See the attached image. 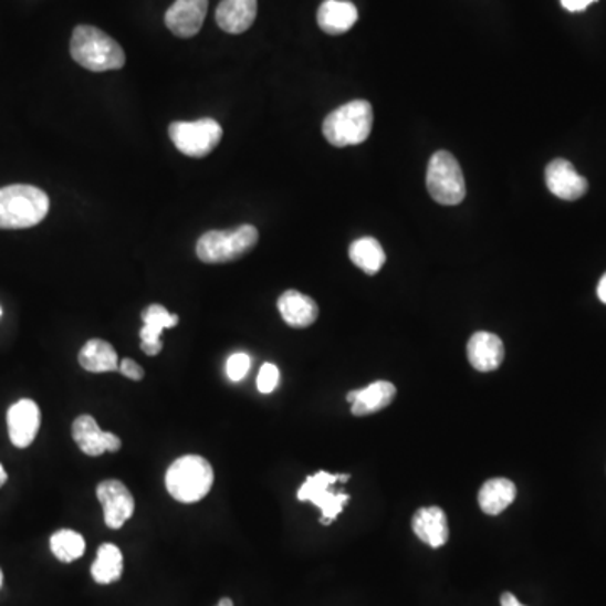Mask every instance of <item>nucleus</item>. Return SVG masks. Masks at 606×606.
<instances>
[{"mask_svg":"<svg viewBox=\"0 0 606 606\" xmlns=\"http://www.w3.org/2000/svg\"><path fill=\"white\" fill-rule=\"evenodd\" d=\"M216 606H234L233 605V599H231V598H221V599H219V603Z\"/></svg>","mask_w":606,"mask_h":606,"instance_id":"nucleus-33","label":"nucleus"},{"mask_svg":"<svg viewBox=\"0 0 606 606\" xmlns=\"http://www.w3.org/2000/svg\"><path fill=\"white\" fill-rule=\"evenodd\" d=\"M144 327L140 328V349L147 356L154 357L163 351L160 335L166 328L176 327L179 324V315L169 314L160 303H152L142 312Z\"/></svg>","mask_w":606,"mask_h":606,"instance_id":"nucleus-14","label":"nucleus"},{"mask_svg":"<svg viewBox=\"0 0 606 606\" xmlns=\"http://www.w3.org/2000/svg\"><path fill=\"white\" fill-rule=\"evenodd\" d=\"M50 198L40 187L14 184L0 189V230H28L44 221Z\"/></svg>","mask_w":606,"mask_h":606,"instance_id":"nucleus-1","label":"nucleus"},{"mask_svg":"<svg viewBox=\"0 0 606 606\" xmlns=\"http://www.w3.org/2000/svg\"><path fill=\"white\" fill-rule=\"evenodd\" d=\"M354 416H369L388 408L396 398V386L389 382H376L346 396Z\"/></svg>","mask_w":606,"mask_h":606,"instance_id":"nucleus-18","label":"nucleus"},{"mask_svg":"<svg viewBox=\"0 0 606 606\" xmlns=\"http://www.w3.org/2000/svg\"><path fill=\"white\" fill-rule=\"evenodd\" d=\"M0 317H2V309H0Z\"/></svg>","mask_w":606,"mask_h":606,"instance_id":"nucleus-35","label":"nucleus"},{"mask_svg":"<svg viewBox=\"0 0 606 606\" xmlns=\"http://www.w3.org/2000/svg\"><path fill=\"white\" fill-rule=\"evenodd\" d=\"M593 2H598V0H561V4H563V8L570 12L586 11V8H588V6H592Z\"/></svg>","mask_w":606,"mask_h":606,"instance_id":"nucleus-29","label":"nucleus"},{"mask_svg":"<svg viewBox=\"0 0 606 606\" xmlns=\"http://www.w3.org/2000/svg\"><path fill=\"white\" fill-rule=\"evenodd\" d=\"M124 575V554L121 547L106 543L98 547L95 563L92 564V576L98 585H112Z\"/></svg>","mask_w":606,"mask_h":606,"instance_id":"nucleus-23","label":"nucleus"},{"mask_svg":"<svg viewBox=\"0 0 606 606\" xmlns=\"http://www.w3.org/2000/svg\"><path fill=\"white\" fill-rule=\"evenodd\" d=\"M357 18L359 12L356 6L346 0H325L317 12L318 28L331 35H341L351 31Z\"/></svg>","mask_w":606,"mask_h":606,"instance_id":"nucleus-20","label":"nucleus"},{"mask_svg":"<svg viewBox=\"0 0 606 606\" xmlns=\"http://www.w3.org/2000/svg\"><path fill=\"white\" fill-rule=\"evenodd\" d=\"M209 0H176L166 12V25L177 38L189 40L201 31Z\"/></svg>","mask_w":606,"mask_h":606,"instance_id":"nucleus-13","label":"nucleus"},{"mask_svg":"<svg viewBox=\"0 0 606 606\" xmlns=\"http://www.w3.org/2000/svg\"><path fill=\"white\" fill-rule=\"evenodd\" d=\"M41 428V409L32 399H19L9 408V438L15 448L31 447Z\"/></svg>","mask_w":606,"mask_h":606,"instance_id":"nucleus-11","label":"nucleus"},{"mask_svg":"<svg viewBox=\"0 0 606 606\" xmlns=\"http://www.w3.org/2000/svg\"><path fill=\"white\" fill-rule=\"evenodd\" d=\"M351 476H341V473H328L325 470H318L315 476H309L302 483L296 499L300 502H312L321 509V522L324 525L331 524L343 512L344 505L349 502V495L343 490H334L337 482H347Z\"/></svg>","mask_w":606,"mask_h":606,"instance_id":"nucleus-7","label":"nucleus"},{"mask_svg":"<svg viewBox=\"0 0 606 606\" xmlns=\"http://www.w3.org/2000/svg\"><path fill=\"white\" fill-rule=\"evenodd\" d=\"M373 124L374 112L370 103L366 100H354L328 113L322 132L334 147H351L369 138Z\"/></svg>","mask_w":606,"mask_h":606,"instance_id":"nucleus-4","label":"nucleus"},{"mask_svg":"<svg viewBox=\"0 0 606 606\" xmlns=\"http://www.w3.org/2000/svg\"><path fill=\"white\" fill-rule=\"evenodd\" d=\"M79 363L88 373H115L121 367L117 351L103 338H90L79 354Z\"/></svg>","mask_w":606,"mask_h":606,"instance_id":"nucleus-21","label":"nucleus"},{"mask_svg":"<svg viewBox=\"0 0 606 606\" xmlns=\"http://www.w3.org/2000/svg\"><path fill=\"white\" fill-rule=\"evenodd\" d=\"M280 385V369L273 363H267L261 366L258 373L257 388L261 395H270L275 391Z\"/></svg>","mask_w":606,"mask_h":606,"instance_id":"nucleus-27","label":"nucleus"},{"mask_svg":"<svg viewBox=\"0 0 606 606\" xmlns=\"http://www.w3.org/2000/svg\"><path fill=\"white\" fill-rule=\"evenodd\" d=\"M215 469L201 454H182L166 472V489L174 501L196 504L211 492Z\"/></svg>","mask_w":606,"mask_h":606,"instance_id":"nucleus-3","label":"nucleus"},{"mask_svg":"<svg viewBox=\"0 0 606 606\" xmlns=\"http://www.w3.org/2000/svg\"><path fill=\"white\" fill-rule=\"evenodd\" d=\"M8 482V472H6L4 467L0 463V487L4 485Z\"/></svg>","mask_w":606,"mask_h":606,"instance_id":"nucleus-32","label":"nucleus"},{"mask_svg":"<svg viewBox=\"0 0 606 606\" xmlns=\"http://www.w3.org/2000/svg\"><path fill=\"white\" fill-rule=\"evenodd\" d=\"M412 533L430 547L445 546L448 541V521L440 508L418 509L412 515Z\"/></svg>","mask_w":606,"mask_h":606,"instance_id":"nucleus-19","label":"nucleus"},{"mask_svg":"<svg viewBox=\"0 0 606 606\" xmlns=\"http://www.w3.org/2000/svg\"><path fill=\"white\" fill-rule=\"evenodd\" d=\"M427 187L438 205L457 206L466 199V177L459 160L450 152L438 150L431 157L428 163Z\"/></svg>","mask_w":606,"mask_h":606,"instance_id":"nucleus-6","label":"nucleus"},{"mask_svg":"<svg viewBox=\"0 0 606 606\" xmlns=\"http://www.w3.org/2000/svg\"><path fill=\"white\" fill-rule=\"evenodd\" d=\"M544 177L547 189L563 201H576L588 192V180L570 160L556 159L547 164Z\"/></svg>","mask_w":606,"mask_h":606,"instance_id":"nucleus-12","label":"nucleus"},{"mask_svg":"<svg viewBox=\"0 0 606 606\" xmlns=\"http://www.w3.org/2000/svg\"><path fill=\"white\" fill-rule=\"evenodd\" d=\"M250 367L251 357L248 354L234 353L226 361V376L230 377V382L233 383L243 382Z\"/></svg>","mask_w":606,"mask_h":606,"instance_id":"nucleus-26","label":"nucleus"},{"mask_svg":"<svg viewBox=\"0 0 606 606\" xmlns=\"http://www.w3.org/2000/svg\"><path fill=\"white\" fill-rule=\"evenodd\" d=\"M51 551L61 563H73L85 554L86 541L73 529H60L51 536Z\"/></svg>","mask_w":606,"mask_h":606,"instance_id":"nucleus-25","label":"nucleus"},{"mask_svg":"<svg viewBox=\"0 0 606 606\" xmlns=\"http://www.w3.org/2000/svg\"><path fill=\"white\" fill-rule=\"evenodd\" d=\"M501 605L502 606H524L521 602H519L518 598H515L512 593H504V595L501 596Z\"/></svg>","mask_w":606,"mask_h":606,"instance_id":"nucleus-30","label":"nucleus"},{"mask_svg":"<svg viewBox=\"0 0 606 606\" xmlns=\"http://www.w3.org/2000/svg\"><path fill=\"white\" fill-rule=\"evenodd\" d=\"M2 583H4V573L0 570V588H2Z\"/></svg>","mask_w":606,"mask_h":606,"instance_id":"nucleus-34","label":"nucleus"},{"mask_svg":"<svg viewBox=\"0 0 606 606\" xmlns=\"http://www.w3.org/2000/svg\"><path fill=\"white\" fill-rule=\"evenodd\" d=\"M70 51L80 66L95 73L122 70L125 66V53L121 44L95 25H76L71 35Z\"/></svg>","mask_w":606,"mask_h":606,"instance_id":"nucleus-2","label":"nucleus"},{"mask_svg":"<svg viewBox=\"0 0 606 606\" xmlns=\"http://www.w3.org/2000/svg\"><path fill=\"white\" fill-rule=\"evenodd\" d=\"M349 258L357 269L367 275H376L382 272L386 263V253L382 243L376 238L364 237L354 241L349 248Z\"/></svg>","mask_w":606,"mask_h":606,"instance_id":"nucleus-24","label":"nucleus"},{"mask_svg":"<svg viewBox=\"0 0 606 606\" xmlns=\"http://www.w3.org/2000/svg\"><path fill=\"white\" fill-rule=\"evenodd\" d=\"M467 356L473 369L480 373H490L501 367L505 349L501 337L490 332H477L470 337L467 346Z\"/></svg>","mask_w":606,"mask_h":606,"instance_id":"nucleus-15","label":"nucleus"},{"mask_svg":"<svg viewBox=\"0 0 606 606\" xmlns=\"http://www.w3.org/2000/svg\"><path fill=\"white\" fill-rule=\"evenodd\" d=\"M279 312L285 324L293 328L311 327L318 318L317 302L296 290H286L280 295Z\"/></svg>","mask_w":606,"mask_h":606,"instance_id":"nucleus-16","label":"nucleus"},{"mask_svg":"<svg viewBox=\"0 0 606 606\" xmlns=\"http://www.w3.org/2000/svg\"><path fill=\"white\" fill-rule=\"evenodd\" d=\"M514 482L509 479H492L483 483L479 492V505L489 515H499L515 501Z\"/></svg>","mask_w":606,"mask_h":606,"instance_id":"nucleus-22","label":"nucleus"},{"mask_svg":"<svg viewBox=\"0 0 606 606\" xmlns=\"http://www.w3.org/2000/svg\"><path fill=\"white\" fill-rule=\"evenodd\" d=\"M596 292H598V299L602 300L603 303H606V273L603 275V279L599 280L598 290H596Z\"/></svg>","mask_w":606,"mask_h":606,"instance_id":"nucleus-31","label":"nucleus"},{"mask_svg":"<svg viewBox=\"0 0 606 606\" xmlns=\"http://www.w3.org/2000/svg\"><path fill=\"white\" fill-rule=\"evenodd\" d=\"M257 228L243 224L233 231H208L196 244V254L202 263H231L247 257L258 244Z\"/></svg>","mask_w":606,"mask_h":606,"instance_id":"nucleus-5","label":"nucleus"},{"mask_svg":"<svg viewBox=\"0 0 606 606\" xmlns=\"http://www.w3.org/2000/svg\"><path fill=\"white\" fill-rule=\"evenodd\" d=\"M258 0H222L216 9V22L228 34H243L253 25Z\"/></svg>","mask_w":606,"mask_h":606,"instance_id":"nucleus-17","label":"nucleus"},{"mask_svg":"<svg viewBox=\"0 0 606 606\" xmlns=\"http://www.w3.org/2000/svg\"><path fill=\"white\" fill-rule=\"evenodd\" d=\"M118 373H121L122 376L127 377V379H132V382H142L145 376L144 369H142L140 364L135 363L134 359H128V357H125V359L121 361V367H118Z\"/></svg>","mask_w":606,"mask_h":606,"instance_id":"nucleus-28","label":"nucleus"},{"mask_svg":"<svg viewBox=\"0 0 606 606\" xmlns=\"http://www.w3.org/2000/svg\"><path fill=\"white\" fill-rule=\"evenodd\" d=\"M96 499L103 508V519L109 529H122L134 515L135 499L122 480L106 479L96 487Z\"/></svg>","mask_w":606,"mask_h":606,"instance_id":"nucleus-9","label":"nucleus"},{"mask_svg":"<svg viewBox=\"0 0 606 606\" xmlns=\"http://www.w3.org/2000/svg\"><path fill=\"white\" fill-rule=\"evenodd\" d=\"M169 137L177 150L192 159L208 157L222 138V128L212 118L196 122H174L169 127Z\"/></svg>","mask_w":606,"mask_h":606,"instance_id":"nucleus-8","label":"nucleus"},{"mask_svg":"<svg viewBox=\"0 0 606 606\" xmlns=\"http://www.w3.org/2000/svg\"><path fill=\"white\" fill-rule=\"evenodd\" d=\"M71 437L74 443L79 445L80 450L88 457H100V454L117 453L122 450V440L112 431H103L98 421L92 415H80L74 418L71 425Z\"/></svg>","mask_w":606,"mask_h":606,"instance_id":"nucleus-10","label":"nucleus"}]
</instances>
